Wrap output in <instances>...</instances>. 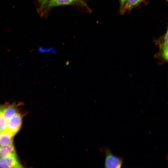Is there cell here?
I'll list each match as a JSON object with an SVG mask.
<instances>
[{"label":"cell","instance_id":"obj_3","mask_svg":"<svg viewBox=\"0 0 168 168\" xmlns=\"http://www.w3.org/2000/svg\"><path fill=\"white\" fill-rule=\"evenodd\" d=\"M22 122V115L18 113L7 121L6 130L14 136L20 129Z\"/></svg>","mask_w":168,"mask_h":168},{"label":"cell","instance_id":"obj_12","mask_svg":"<svg viewBox=\"0 0 168 168\" xmlns=\"http://www.w3.org/2000/svg\"><path fill=\"white\" fill-rule=\"evenodd\" d=\"M120 2V10L121 13H123V10L126 0H119Z\"/></svg>","mask_w":168,"mask_h":168},{"label":"cell","instance_id":"obj_14","mask_svg":"<svg viewBox=\"0 0 168 168\" xmlns=\"http://www.w3.org/2000/svg\"><path fill=\"white\" fill-rule=\"evenodd\" d=\"M1 132L0 131V135L1 134Z\"/></svg>","mask_w":168,"mask_h":168},{"label":"cell","instance_id":"obj_13","mask_svg":"<svg viewBox=\"0 0 168 168\" xmlns=\"http://www.w3.org/2000/svg\"><path fill=\"white\" fill-rule=\"evenodd\" d=\"M3 105H0V113L2 112Z\"/></svg>","mask_w":168,"mask_h":168},{"label":"cell","instance_id":"obj_11","mask_svg":"<svg viewBox=\"0 0 168 168\" xmlns=\"http://www.w3.org/2000/svg\"><path fill=\"white\" fill-rule=\"evenodd\" d=\"M40 51L41 53H48L53 54H57V50L53 47H50L49 48H40Z\"/></svg>","mask_w":168,"mask_h":168},{"label":"cell","instance_id":"obj_8","mask_svg":"<svg viewBox=\"0 0 168 168\" xmlns=\"http://www.w3.org/2000/svg\"><path fill=\"white\" fill-rule=\"evenodd\" d=\"M13 136L6 130L2 132L0 135V146H6L13 143Z\"/></svg>","mask_w":168,"mask_h":168},{"label":"cell","instance_id":"obj_2","mask_svg":"<svg viewBox=\"0 0 168 168\" xmlns=\"http://www.w3.org/2000/svg\"><path fill=\"white\" fill-rule=\"evenodd\" d=\"M72 5L83 9L85 11L90 12L91 10L85 0H52L48 7V12L55 7Z\"/></svg>","mask_w":168,"mask_h":168},{"label":"cell","instance_id":"obj_5","mask_svg":"<svg viewBox=\"0 0 168 168\" xmlns=\"http://www.w3.org/2000/svg\"><path fill=\"white\" fill-rule=\"evenodd\" d=\"M17 106L15 103L3 105L2 112L7 121L18 113Z\"/></svg>","mask_w":168,"mask_h":168},{"label":"cell","instance_id":"obj_1","mask_svg":"<svg viewBox=\"0 0 168 168\" xmlns=\"http://www.w3.org/2000/svg\"><path fill=\"white\" fill-rule=\"evenodd\" d=\"M100 151L105 155L104 166L105 168H120L123 165V158L113 155L110 149L106 147L101 148Z\"/></svg>","mask_w":168,"mask_h":168},{"label":"cell","instance_id":"obj_4","mask_svg":"<svg viewBox=\"0 0 168 168\" xmlns=\"http://www.w3.org/2000/svg\"><path fill=\"white\" fill-rule=\"evenodd\" d=\"M16 155L0 158V168H22Z\"/></svg>","mask_w":168,"mask_h":168},{"label":"cell","instance_id":"obj_7","mask_svg":"<svg viewBox=\"0 0 168 168\" xmlns=\"http://www.w3.org/2000/svg\"><path fill=\"white\" fill-rule=\"evenodd\" d=\"M16 155L13 143L7 145L0 147V157H6Z\"/></svg>","mask_w":168,"mask_h":168},{"label":"cell","instance_id":"obj_9","mask_svg":"<svg viewBox=\"0 0 168 168\" xmlns=\"http://www.w3.org/2000/svg\"><path fill=\"white\" fill-rule=\"evenodd\" d=\"M143 0H126L124 6L123 13L141 3Z\"/></svg>","mask_w":168,"mask_h":168},{"label":"cell","instance_id":"obj_10","mask_svg":"<svg viewBox=\"0 0 168 168\" xmlns=\"http://www.w3.org/2000/svg\"><path fill=\"white\" fill-rule=\"evenodd\" d=\"M7 120L1 112L0 113V131L2 132L5 131L7 128Z\"/></svg>","mask_w":168,"mask_h":168},{"label":"cell","instance_id":"obj_15","mask_svg":"<svg viewBox=\"0 0 168 168\" xmlns=\"http://www.w3.org/2000/svg\"><path fill=\"white\" fill-rule=\"evenodd\" d=\"M166 0L167 1L168 0Z\"/></svg>","mask_w":168,"mask_h":168},{"label":"cell","instance_id":"obj_6","mask_svg":"<svg viewBox=\"0 0 168 168\" xmlns=\"http://www.w3.org/2000/svg\"><path fill=\"white\" fill-rule=\"evenodd\" d=\"M52 0H35L38 11L41 16H46L48 14V7Z\"/></svg>","mask_w":168,"mask_h":168}]
</instances>
